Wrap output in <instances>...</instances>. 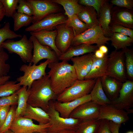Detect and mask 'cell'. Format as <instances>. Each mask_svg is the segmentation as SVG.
Returning a JSON list of instances; mask_svg holds the SVG:
<instances>
[{
    "label": "cell",
    "instance_id": "obj_24",
    "mask_svg": "<svg viewBox=\"0 0 133 133\" xmlns=\"http://www.w3.org/2000/svg\"><path fill=\"white\" fill-rule=\"evenodd\" d=\"M108 55L105 54L101 58L94 56L90 70L84 79H96L105 75Z\"/></svg>",
    "mask_w": 133,
    "mask_h": 133
},
{
    "label": "cell",
    "instance_id": "obj_42",
    "mask_svg": "<svg viewBox=\"0 0 133 133\" xmlns=\"http://www.w3.org/2000/svg\"><path fill=\"white\" fill-rule=\"evenodd\" d=\"M106 0H80L79 3L83 6L91 7L94 8L98 15L101 7Z\"/></svg>",
    "mask_w": 133,
    "mask_h": 133
},
{
    "label": "cell",
    "instance_id": "obj_25",
    "mask_svg": "<svg viewBox=\"0 0 133 133\" xmlns=\"http://www.w3.org/2000/svg\"><path fill=\"white\" fill-rule=\"evenodd\" d=\"M23 117L34 120L40 125L46 124L50 121L49 116L47 113L40 108L33 107L28 104Z\"/></svg>",
    "mask_w": 133,
    "mask_h": 133
},
{
    "label": "cell",
    "instance_id": "obj_3",
    "mask_svg": "<svg viewBox=\"0 0 133 133\" xmlns=\"http://www.w3.org/2000/svg\"><path fill=\"white\" fill-rule=\"evenodd\" d=\"M96 79L77 80L58 95L56 100L61 102H68L89 94Z\"/></svg>",
    "mask_w": 133,
    "mask_h": 133
},
{
    "label": "cell",
    "instance_id": "obj_40",
    "mask_svg": "<svg viewBox=\"0 0 133 133\" xmlns=\"http://www.w3.org/2000/svg\"><path fill=\"white\" fill-rule=\"evenodd\" d=\"M18 3L17 9V12L29 16H33V9L27 0H19Z\"/></svg>",
    "mask_w": 133,
    "mask_h": 133
},
{
    "label": "cell",
    "instance_id": "obj_52",
    "mask_svg": "<svg viewBox=\"0 0 133 133\" xmlns=\"http://www.w3.org/2000/svg\"><path fill=\"white\" fill-rule=\"evenodd\" d=\"M41 133H76L75 131L74 130H66L56 133H50L46 132Z\"/></svg>",
    "mask_w": 133,
    "mask_h": 133
},
{
    "label": "cell",
    "instance_id": "obj_44",
    "mask_svg": "<svg viewBox=\"0 0 133 133\" xmlns=\"http://www.w3.org/2000/svg\"><path fill=\"white\" fill-rule=\"evenodd\" d=\"M111 4L118 7L133 10V0H112L109 1Z\"/></svg>",
    "mask_w": 133,
    "mask_h": 133
},
{
    "label": "cell",
    "instance_id": "obj_53",
    "mask_svg": "<svg viewBox=\"0 0 133 133\" xmlns=\"http://www.w3.org/2000/svg\"><path fill=\"white\" fill-rule=\"evenodd\" d=\"M3 133H17L14 132L13 131H12L11 130H10L9 129Z\"/></svg>",
    "mask_w": 133,
    "mask_h": 133
},
{
    "label": "cell",
    "instance_id": "obj_35",
    "mask_svg": "<svg viewBox=\"0 0 133 133\" xmlns=\"http://www.w3.org/2000/svg\"><path fill=\"white\" fill-rule=\"evenodd\" d=\"M17 81H8L0 85V98L11 95L16 93L21 87Z\"/></svg>",
    "mask_w": 133,
    "mask_h": 133
},
{
    "label": "cell",
    "instance_id": "obj_15",
    "mask_svg": "<svg viewBox=\"0 0 133 133\" xmlns=\"http://www.w3.org/2000/svg\"><path fill=\"white\" fill-rule=\"evenodd\" d=\"M128 113L125 110L119 109L111 104L100 106L99 120L106 119L121 124L128 122Z\"/></svg>",
    "mask_w": 133,
    "mask_h": 133
},
{
    "label": "cell",
    "instance_id": "obj_11",
    "mask_svg": "<svg viewBox=\"0 0 133 133\" xmlns=\"http://www.w3.org/2000/svg\"><path fill=\"white\" fill-rule=\"evenodd\" d=\"M50 125V122L43 125L36 124L32 119L21 116L15 119L9 129L17 133H41L47 132Z\"/></svg>",
    "mask_w": 133,
    "mask_h": 133
},
{
    "label": "cell",
    "instance_id": "obj_21",
    "mask_svg": "<svg viewBox=\"0 0 133 133\" xmlns=\"http://www.w3.org/2000/svg\"><path fill=\"white\" fill-rule=\"evenodd\" d=\"M57 33L56 30L30 32L31 35L35 37L41 44L48 46L54 50L59 58L62 54L58 49L55 44V40Z\"/></svg>",
    "mask_w": 133,
    "mask_h": 133
},
{
    "label": "cell",
    "instance_id": "obj_1",
    "mask_svg": "<svg viewBox=\"0 0 133 133\" xmlns=\"http://www.w3.org/2000/svg\"><path fill=\"white\" fill-rule=\"evenodd\" d=\"M47 73L52 89L57 95L70 86L78 80L74 68L67 61L51 62Z\"/></svg>",
    "mask_w": 133,
    "mask_h": 133
},
{
    "label": "cell",
    "instance_id": "obj_45",
    "mask_svg": "<svg viewBox=\"0 0 133 133\" xmlns=\"http://www.w3.org/2000/svg\"><path fill=\"white\" fill-rule=\"evenodd\" d=\"M101 122L97 133H112L109 126V121L100 120Z\"/></svg>",
    "mask_w": 133,
    "mask_h": 133
},
{
    "label": "cell",
    "instance_id": "obj_26",
    "mask_svg": "<svg viewBox=\"0 0 133 133\" xmlns=\"http://www.w3.org/2000/svg\"><path fill=\"white\" fill-rule=\"evenodd\" d=\"M91 100L100 106L111 104V101L103 89L100 78L97 79L90 94Z\"/></svg>",
    "mask_w": 133,
    "mask_h": 133
},
{
    "label": "cell",
    "instance_id": "obj_37",
    "mask_svg": "<svg viewBox=\"0 0 133 133\" xmlns=\"http://www.w3.org/2000/svg\"><path fill=\"white\" fill-rule=\"evenodd\" d=\"M15 106H11L4 123L0 127V133H3L10 129L15 118L17 108Z\"/></svg>",
    "mask_w": 133,
    "mask_h": 133
},
{
    "label": "cell",
    "instance_id": "obj_55",
    "mask_svg": "<svg viewBox=\"0 0 133 133\" xmlns=\"http://www.w3.org/2000/svg\"><path fill=\"white\" fill-rule=\"evenodd\" d=\"M40 133L38 132H34V133Z\"/></svg>",
    "mask_w": 133,
    "mask_h": 133
},
{
    "label": "cell",
    "instance_id": "obj_9",
    "mask_svg": "<svg viewBox=\"0 0 133 133\" xmlns=\"http://www.w3.org/2000/svg\"><path fill=\"white\" fill-rule=\"evenodd\" d=\"M67 18V16L62 13L52 14L27 27L25 31L31 32L53 30L57 25L66 23Z\"/></svg>",
    "mask_w": 133,
    "mask_h": 133
},
{
    "label": "cell",
    "instance_id": "obj_5",
    "mask_svg": "<svg viewBox=\"0 0 133 133\" xmlns=\"http://www.w3.org/2000/svg\"><path fill=\"white\" fill-rule=\"evenodd\" d=\"M54 100L50 101L47 113L50 117V126L47 132L56 133L63 130H71L75 131L78 125L82 120L71 117L64 118L60 116L59 113L55 109Z\"/></svg>",
    "mask_w": 133,
    "mask_h": 133
},
{
    "label": "cell",
    "instance_id": "obj_33",
    "mask_svg": "<svg viewBox=\"0 0 133 133\" xmlns=\"http://www.w3.org/2000/svg\"><path fill=\"white\" fill-rule=\"evenodd\" d=\"M12 17L14 20V30L16 31L24 26L28 25L32 23L33 16H29L25 14L16 12Z\"/></svg>",
    "mask_w": 133,
    "mask_h": 133
},
{
    "label": "cell",
    "instance_id": "obj_28",
    "mask_svg": "<svg viewBox=\"0 0 133 133\" xmlns=\"http://www.w3.org/2000/svg\"><path fill=\"white\" fill-rule=\"evenodd\" d=\"M57 4L62 5L65 11V14L68 18L74 15H77L83 7L78 3V0H52Z\"/></svg>",
    "mask_w": 133,
    "mask_h": 133
},
{
    "label": "cell",
    "instance_id": "obj_23",
    "mask_svg": "<svg viewBox=\"0 0 133 133\" xmlns=\"http://www.w3.org/2000/svg\"><path fill=\"white\" fill-rule=\"evenodd\" d=\"M108 0L104 2L98 15L99 25L101 27L106 36L110 37L113 33L110 29L111 22L112 5L109 3Z\"/></svg>",
    "mask_w": 133,
    "mask_h": 133
},
{
    "label": "cell",
    "instance_id": "obj_30",
    "mask_svg": "<svg viewBox=\"0 0 133 133\" xmlns=\"http://www.w3.org/2000/svg\"><path fill=\"white\" fill-rule=\"evenodd\" d=\"M110 38L111 45L116 50H123L131 46L133 43V39L119 33H113Z\"/></svg>",
    "mask_w": 133,
    "mask_h": 133
},
{
    "label": "cell",
    "instance_id": "obj_27",
    "mask_svg": "<svg viewBox=\"0 0 133 133\" xmlns=\"http://www.w3.org/2000/svg\"><path fill=\"white\" fill-rule=\"evenodd\" d=\"M77 16L79 19L86 24L89 28L99 25L98 15L95 9L92 7L84 6Z\"/></svg>",
    "mask_w": 133,
    "mask_h": 133
},
{
    "label": "cell",
    "instance_id": "obj_13",
    "mask_svg": "<svg viewBox=\"0 0 133 133\" xmlns=\"http://www.w3.org/2000/svg\"><path fill=\"white\" fill-rule=\"evenodd\" d=\"M100 106L91 100L79 105L70 114L69 117L82 121L98 119L99 116Z\"/></svg>",
    "mask_w": 133,
    "mask_h": 133
},
{
    "label": "cell",
    "instance_id": "obj_31",
    "mask_svg": "<svg viewBox=\"0 0 133 133\" xmlns=\"http://www.w3.org/2000/svg\"><path fill=\"white\" fill-rule=\"evenodd\" d=\"M100 120L92 119L82 121L75 131L76 133H97Z\"/></svg>",
    "mask_w": 133,
    "mask_h": 133
},
{
    "label": "cell",
    "instance_id": "obj_50",
    "mask_svg": "<svg viewBox=\"0 0 133 133\" xmlns=\"http://www.w3.org/2000/svg\"><path fill=\"white\" fill-rule=\"evenodd\" d=\"M10 78V76L8 75L0 77V85L9 81Z\"/></svg>",
    "mask_w": 133,
    "mask_h": 133
},
{
    "label": "cell",
    "instance_id": "obj_38",
    "mask_svg": "<svg viewBox=\"0 0 133 133\" xmlns=\"http://www.w3.org/2000/svg\"><path fill=\"white\" fill-rule=\"evenodd\" d=\"M3 6L5 16L8 17H12L16 12L19 0H0Z\"/></svg>",
    "mask_w": 133,
    "mask_h": 133
},
{
    "label": "cell",
    "instance_id": "obj_7",
    "mask_svg": "<svg viewBox=\"0 0 133 133\" xmlns=\"http://www.w3.org/2000/svg\"><path fill=\"white\" fill-rule=\"evenodd\" d=\"M51 62L47 60L37 65L29 63L28 65L24 64L20 67L19 70L24 73L23 75L16 79L20 85L27 87L28 90L30 88L32 83L34 81L41 78L47 74L46 69L48 64Z\"/></svg>",
    "mask_w": 133,
    "mask_h": 133
},
{
    "label": "cell",
    "instance_id": "obj_6",
    "mask_svg": "<svg viewBox=\"0 0 133 133\" xmlns=\"http://www.w3.org/2000/svg\"><path fill=\"white\" fill-rule=\"evenodd\" d=\"M105 75L123 83L127 80L123 51L115 50L108 55Z\"/></svg>",
    "mask_w": 133,
    "mask_h": 133
},
{
    "label": "cell",
    "instance_id": "obj_2",
    "mask_svg": "<svg viewBox=\"0 0 133 133\" xmlns=\"http://www.w3.org/2000/svg\"><path fill=\"white\" fill-rule=\"evenodd\" d=\"M29 90L27 104L42 108L47 113L50 101L56 99L57 96L53 90L50 78L47 74L34 81Z\"/></svg>",
    "mask_w": 133,
    "mask_h": 133
},
{
    "label": "cell",
    "instance_id": "obj_20",
    "mask_svg": "<svg viewBox=\"0 0 133 133\" xmlns=\"http://www.w3.org/2000/svg\"><path fill=\"white\" fill-rule=\"evenodd\" d=\"M100 78L103 89L106 95L111 102L114 101L118 97L123 83L106 75Z\"/></svg>",
    "mask_w": 133,
    "mask_h": 133
},
{
    "label": "cell",
    "instance_id": "obj_43",
    "mask_svg": "<svg viewBox=\"0 0 133 133\" xmlns=\"http://www.w3.org/2000/svg\"><path fill=\"white\" fill-rule=\"evenodd\" d=\"M18 99L16 92L9 96L1 97L0 98V107L16 105L17 104Z\"/></svg>",
    "mask_w": 133,
    "mask_h": 133
},
{
    "label": "cell",
    "instance_id": "obj_19",
    "mask_svg": "<svg viewBox=\"0 0 133 133\" xmlns=\"http://www.w3.org/2000/svg\"><path fill=\"white\" fill-rule=\"evenodd\" d=\"M91 100L90 94L70 101L61 102L54 101L55 109L59 113L61 116L64 118L69 117L72 112L81 104Z\"/></svg>",
    "mask_w": 133,
    "mask_h": 133
},
{
    "label": "cell",
    "instance_id": "obj_10",
    "mask_svg": "<svg viewBox=\"0 0 133 133\" xmlns=\"http://www.w3.org/2000/svg\"><path fill=\"white\" fill-rule=\"evenodd\" d=\"M33 11V24L42 19L48 15L58 13L60 10L58 4L52 0H27Z\"/></svg>",
    "mask_w": 133,
    "mask_h": 133
},
{
    "label": "cell",
    "instance_id": "obj_49",
    "mask_svg": "<svg viewBox=\"0 0 133 133\" xmlns=\"http://www.w3.org/2000/svg\"><path fill=\"white\" fill-rule=\"evenodd\" d=\"M95 57L98 58H103L105 55L98 49L94 53Z\"/></svg>",
    "mask_w": 133,
    "mask_h": 133
},
{
    "label": "cell",
    "instance_id": "obj_39",
    "mask_svg": "<svg viewBox=\"0 0 133 133\" xmlns=\"http://www.w3.org/2000/svg\"><path fill=\"white\" fill-rule=\"evenodd\" d=\"M9 57V55L4 49L0 51V77L7 75L10 71V66L6 63Z\"/></svg>",
    "mask_w": 133,
    "mask_h": 133
},
{
    "label": "cell",
    "instance_id": "obj_34",
    "mask_svg": "<svg viewBox=\"0 0 133 133\" xmlns=\"http://www.w3.org/2000/svg\"><path fill=\"white\" fill-rule=\"evenodd\" d=\"M1 27L0 24V51L3 49L1 47L2 43L6 40L22 37L21 34H17L10 29L9 22H6L3 27Z\"/></svg>",
    "mask_w": 133,
    "mask_h": 133
},
{
    "label": "cell",
    "instance_id": "obj_36",
    "mask_svg": "<svg viewBox=\"0 0 133 133\" xmlns=\"http://www.w3.org/2000/svg\"><path fill=\"white\" fill-rule=\"evenodd\" d=\"M125 56V65L127 79L133 80V51L132 49L127 48L122 50Z\"/></svg>",
    "mask_w": 133,
    "mask_h": 133
},
{
    "label": "cell",
    "instance_id": "obj_4",
    "mask_svg": "<svg viewBox=\"0 0 133 133\" xmlns=\"http://www.w3.org/2000/svg\"><path fill=\"white\" fill-rule=\"evenodd\" d=\"M1 47L10 53L17 54L24 63L32 64L33 44L31 40L28 39L25 34L18 41L6 40L2 43Z\"/></svg>",
    "mask_w": 133,
    "mask_h": 133
},
{
    "label": "cell",
    "instance_id": "obj_54",
    "mask_svg": "<svg viewBox=\"0 0 133 133\" xmlns=\"http://www.w3.org/2000/svg\"><path fill=\"white\" fill-rule=\"evenodd\" d=\"M126 133H133V132L132 131H129L127 132Z\"/></svg>",
    "mask_w": 133,
    "mask_h": 133
},
{
    "label": "cell",
    "instance_id": "obj_16",
    "mask_svg": "<svg viewBox=\"0 0 133 133\" xmlns=\"http://www.w3.org/2000/svg\"><path fill=\"white\" fill-rule=\"evenodd\" d=\"M33 45L32 63L36 65L42 59H46L51 62L58 61V58L56 53L50 47L41 44L36 38L33 36H30Z\"/></svg>",
    "mask_w": 133,
    "mask_h": 133
},
{
    "label": "cell",
    "instance_id": "obj_51",
    "mask_svg": "<svg viewBox=\"0 0 133 133\" xmlns=\"http://www.w3.org/2000/svg\"><path fill=\"white\" fill-rule=\"evenodd\" d=\"M99 49L104 54H108V49L105 45H102L99 47Z\"/></svg>",
    "mask_w": 133,
    "mask_h": 133
},
{
    "label": "cell",
    "instance_id": "obj_47",
    "mask_svg": "<svg viewBox=\"0 0 133 133\" xmlns=\"http://www.w3.org/2000/svg\"><path fill=\"white\" fill-rule=\"evenodd\" d=\"M121 125L109 121V128L112 133H119V130Z\"/></svg>",
    "mask_w": 133,
    "mask_h": 133
},
{
    "label": "cell",
    "instance_id": "obj_48",
    "mask_svg": "<svg viewBox=\"0 0 133 133\" xmlns=\"http://www.w3.org/2000/svg\"><path fill=\"white\" fill-rule=\"evenodd\" d=\"M5 16L4 9L3 5L0 0V22Z\"/></svg>",
    "mask_w": 133,
    "mask_h": 133
},
{
    "label": "cell",
    "instance_id": "obj_8",
    "mask_svg": "<svg viewBox=\"0 0 133 133\" xmlns=\"http://www.w3.org/2000/svg\"><path fill=\"white\" fill-rule=\"evenodd\" d=\"M110 41V37L106 36L101 27L98 25L75 36L71 46H76L82 44L89 45L95 44L99 47L102 45H105Z\"/></svg>",
    "mask_w": 133,
    "mask_h": 133
},
{
    "label": "cell",
    "instance_id": "obj_41",
    "mask_svg": "<svg viewBox=\"0 0 133 133\" xmlns=\"http://www.w3.org/2000/svg\"><path fill=\"white\" fill-rule=\"evenodd\" d=\"M110 29L112 33H118L126 35L133 39V30L111 22Z\"/></svg>",
    "mask_w": 133,
    "mask_h": 133
},
{
    "label": "cell",
    "instance_id": "obj_17",
    "mask_svg": "<svg viewBox=\"0 0 133 133\" xmlns=\"http://www.w3.org/2000/svg\"><path fill=\"white\" fill-rule=\"evenodd\" d=\"M94 56V53H92L75 57L71 59L78 80H84L90 70Z\"/></svg>",
    "mask_w": 133,
    "mask_h": 133
},
{
    "label": "cell",
    "instance_id": "obj_46",
    "mask_svg": "<svg viewBox=\"0 0 133 133\" xmlns=\"http://www.w3.org/2000/svg\"><path fill=\"white\" fill-rule=\"evenodd\" d=\"M10 106L0 107V127L4 123L10 110Z\"/></svg>",
    "mask_w": 133,
    "mask_h": 133
},
{
    "label": "cell",
    "instance_id": "obj_14",
    "mask_svg": "<svg viewBox=\"0 0 133 133\" xmlns=\"http://www.w3.org/2000/svg\"><path fill=\"white\" fill-rule=\"evenodd\" d=\"M57 31L55 43L59 51L62 54L65 52L71 46L75 36L73 28L65 23L61 24L56 27Z\"/></svg>",
    "mask_w": 133,
    "mask_h": 133
},
{
    "label": "cell",
    "instance_id": "obj_29",
    "mask_svg": "<svg viewBox=\"0 0 133 133\" xmlns=\"http://www.w3.org/2000/svg\"><path fill=\"white\" fill-rule=\"evenodd\" d=\"M16 93L18 96L17 106L15 118L23 116L27 109L29 92L27 87L23 86Z\"/></svg>",
    "mask_w": 133,
    "mask_h": 133
},
{
    "label": "cell",
    "instance_id": "obj_22",
    "mask_svg": "<svg viewBox=\"0 0 133 133\" xmlns=\"http://www.w3.org/2000/svg\"><path fill=\"white\" fill-rule=\"evenodd\" d=\"M99 47L96 45L82 44L76 46H71L67 51L58 58L61 61H68L74 57L85 54L94 53Z\"/></svg>",
    "mask_w": 133,
    "mask_h": 133
},
{
    "label": "cell",
    "instance_id": "obj_32",
    "mask_svg": "<svg viewBox=\"0 0 133 133\" xmlns=\"http://www.w3.org/2000/svg\"><path fill=\"white\" fill-rule=\"evenodd\" d=\"M66 24L73 28L75 36L82 33L89 28L86 24L79 19L77 15H74L70 18H67Z\"/></svg>",
    "mask_w": 133,
    "mask_h": 133
},
{
    "label": "cell",
    "instance_id": "obj_12",
    "mask_svg": "<svg viewBox=\"0 0 133 133\" xmlns=\"http://www.w3.org/2000/svg\"><path fill=\"white\" fill-rule=\"evenodd\" d=\"M111 104L127 111L131 109L133 107V81L127 80L123 83L118 97Z\"/></svg>",
    "mask_w": 133,
    "mask_h": 133
},
{
    "label": "cell",
    "instance_id": "obj_18",
    "mask_svg": "<svg viewBox=\"0 0 133 133\" xmlns=\"http://www.w3.org/2000/svg\"><path fill=\"white\" fill-rule=\"evenodd\" d=\"M111 22L133 29V10L116 6L112 7Z\"/></svg>",
    "mask_w": 133,
    "mask_h": 133
}]
</instances>
